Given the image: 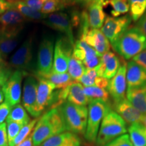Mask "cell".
Wrapping results in <instances>:
<instances>
[{
  "instance_id": "1",
  "label": "cell",
  "mask_w": 146,
  "mask_h": 146,
  "mask_svg": "<svg viewBox=\"0 0 146 146\" xmlns=\"http://www.w3.org/2000/svg\"><path fill=\"white\" fill-rule=\"evenodd\" d=\"M62 116L58 108L50 109L39 118L31 135L33 146H40L49 138L65 132Z\"/></svg>"
},
{
  "instance_id": "2",
  "label": "cell",
  "mask_w": 146,
  "mask_h": 146,
  "mask_svg": "<svg viewBox=\"0 0 146 146\" xmlns=\"http://www.w3.org/2000/svg\"><path fill=\"white\" fill-rule=\"evenodd\" d=\"M115 52L130 60L146 50V36L137 27L129 28L112 45Z\"/></svg>"
},
{
  "instance_id": "3",
  "label": "cell",
  "mask_w": 146,
  "mask_h": 146,
  "mask_svg": "<svg viewBox=\"0 0 146 146\" xmlns=\"http://www.w3.org/2000/svg\"><path fill=\"white\" fill-rule=\"evenodd\" d=\"M58 108L62 116L66 131L76 135H85L88 116V108L86 106L66 101Z\"/></svg>"
},
{
  "instance_id": "4",
  "label": "cell",
  "mask_w": 146,
  "mask_h": 146,
  "mask_svg": "<svg viewBox=\"0 0 146 146\" xmlns=\"http://www.w3.org/2000/svg\"><path fill=\"white\" fill-rule=\"evenodd\" d=\"M128 131L127 123L115 111L110 109L102 120L96 139V145L104 146Z\"/></svg>"
},
{
  "instance_id": "5",
  "label": "cell",
  "mask_w": 146,
  "mask_h": 146,
  "mask_svg": "<svg viewBox=\"0 0 146 146\" xmlns=\"http://www.w3.org/2000/svg\"><path fill=\"white\" fill-rule=\"evenodd\" d=\"M87 108L88 116L85 138L90 143H96L102 120L112 108L109 103L101 100H91Z\"/></svg>"
},
{
  "instance_id": "6",
  "label": "cell",
  "mask_w": 146,
  "mask_h": 146,
  "mask_svg": "<svg viewBox=\"0 0 146 146\" xmlns=\"http://www.w3.org/2000/svg\"><path fill=\"white\" fill-rule=\"evenodd\" d=\"M131 21L130 15H125L120 17L108 16L102 27L101 31L112 45L116 42L123 33L129 28Z\"/></svg>"
},
{
  "instance_id": "7",
  "label": "cell",
  "mask_w": 146,
  "mask_h": 146,
  "mask_svg": "<svg viewBox=\"0 0 146 146\" xmlns=\"http://www.w3.org/2000/svg\"><path fill=\"white\" fill-rule=\"evenodd\" d=\"M73 46L66 38H58L54 46L53 71L65 73L68 71V61L72 54Z\"/></svg>"
},
{
  "instance_id": "8",
  "label": "cell",
  "mask_w": 146,
  "mask_h": 146,
  "mask_svg": "<svg viewBox=\"0 0 146 146\" xmlns=\"http://www.w3.org/2000/svg\"><path fill=\"white\" fill-rule=\"evenodd\" d=\"M54 54V43L50 38L46 37L42 40L39 47L36 74L45 75L50 74L53 70Z\"/></svg>"
},
{
  "instance_id": "9",
  "label": "cell",
  "mask_w": 146,
  "mask_h": 146,
  "mask_svg": "<svg viewBox=\"0 0 146 146\" xmlns=\"http://www.w3.org/2000/svg\"><path fill=\"white\" fill-rule=\"evenodd\" d=\"M25 74L26 72L24 71L18 70L14 71L1 87L4 94L5 102L12 107L18 104L21 102L22 95L21 84Z\"/></svg>"
},
{
  "instance_id": "10",
  "label": "cell",
  "mask_w": 146,
  "mask_h": 146,
  "mask_svg": "<svg viewBox=\"0 0 146 146\" xmlns=\"http://www.w3.org/2000/svg\"><path fill=\"white\" fill-rule=\"evenodd\" d=\"M25 21L23 15L12 6L0 16V33L18 35Z\"/></svg>"
},
{
  "instance_id": "11",
  "label": "cell",
  "mask_w": 146,
  "mask_h": 146,
  "mask_svg": "<svg viewBox=\"0 0 146 146\" xmlns=\"http://www.w3.org/2000/svg\"><path fill=\"white\" fill-rule=\"evenodd\" d=\"M72 56L81 61L87 69H93L100 64L102 55L89 46L85 41L78 39L73 46Z\"/></svg>"
},
{
  "instance_id": "12",
  "label": "cell",
  "mask_w": 146,
  "mask_h": 146,
  "mask_svg": "<svg viewBox=\"0 0 146 146\" xmlns=\"http://www.w3.org/2000/svg\"><path fill=\"white\" fill-rule=\"evenodd\" d=\"M42 23L51 29L65 35L72 46H74L75 41L73 35L72 25L70 18L66 13L58 12L50 14L48 16L47 15L46 18L42 21Z\"/></svg>"
},
{
  "instance_id": "13",
  "label": "cell",
  "mask_w": 146,
  "mask_h": 146,
  "mask_svg": "<svg viewBox=\"0 0 146 146\" xmlns=\"http://www.w3.org/2000/svg\"><path fill=\"white\" fill-rule=\"evenodd\" d=\"M33 38L29 37L22 43L9 60L8 64L11 68L24 72L29 69L33 59Z\"/></svg>"
},
{
  "instance_id": "14",
  "label": "cell",
  "mask_w": 146,
  "mask_h": 146,
  "mask_svg": "<svg viewBox=\"0 0 146 146\" xmlns=\"http://www.w3.org/2000/svg\"><path fill=\"white\" fill-rule=\"evenodd\" d=\"M37 79L38 89L35 106L36 118H39L47 108L50 110L56 89L54 85L50 81L40 78H37Z\"/></svg>"
},
{
  "instance_id": "15",
  "label": "cell",
  "mask_w": 146,
  "mask_h": 146,
  "mask_svg": "<svg viewBox=\"0 0 146 146\" xmlns=\"http://www.w3.org/2000/svg\"><path fill=\"white\" fill-rule=\"evenodd\" d=\"M127 64L125 62L120 65L116 74L110 80L108 85L107 90L110 96L112 98L114 103H116L125 98L127 89Z\"/></svg>"
},
{
  "instance_id": "16",
  "label": "cell",
  "mask_w": 146,
  "mask_h": 146,
  "mask_svg": "<svg viewBox=\"0 0 146 146\" xmlns=\"http://www.w3.org/2000/svg\"><path fill=\"white\" fill-rule=\"evenodd\" d=\"M38 89V79L35 75H28L23 85L22 103L23 107L32 116L36 118L35 106Z\"/></svg>"
},
{
  "instance_id": "17",
  "label": "cell",
  "mask_w": 146,
  "mask_h": 146,
  "mask_svg": "<svg viewBox=\"0 0 146 146\" xmlns=\"http://www.w3.org/2000/svg\"><path fill=\"white\" fill-rule=\"evenodd\" d=\"M120 66L119 58L114 53L109 51L102 55L100 64L96 68L100 77L110 80L118 72Z\"/></svg>"
},
{
  "instance_id": "18",
  "label": "cell",
  "mask_w": 146,
  "mask_h": 146,
  "mask_svg": "<svg viewBox=\"0 0 146 146\" xmlns=\"http://www.w3.org/2000/svg\"><path fill=\"white\" fill-rule=\"evenodd\" d=\"M127 89H137L146 86V70L133 60L127 64Z\"/></svg>"
},
{
  "instance_id": "19",
  "label": "cell",
  "mask_w": 146,
  "mask_h": 146,
  "mask_svg": "<svg viewBox=\"0 0 146 146\" xmlns=\"http://www.w3.org/2000/svg\"><path fill=\"white\" fill-rule=\"evenodd\" d=\"M114 108L115 112L125 120L126 123L129 125L139 122L141 123L143 118V114L137 110L126 98L114 103Z\"/></svg>"
},
{
  "instance_id": "20",
  "label": "cell",
  "mask_w": 146,
  "mask_h": 146,
  "mask_svg": "<svg viewBox=\"0 0 146 146\" xmlns=\"http://www.w3.org/2000/svg\"><path fill=\"white\" fill-rule=\"evenodd\" d=\"M84 41L101 55L109 52L110 50V43L99 29H89Z\"/></svg>"
},
{
  "instance_id": "21",
  "label": "cell",
  "mask_w": 146,
  "mask_h": 146,
  "mask_svg": "<svg viewBox=\"0 0 146 146\" xmlns=\"http://www.w3.org/2000/svg\"><path fill=\"white\" fill-rule=\"evenodd\" d=\"M81 141L76 134L65 131L49 138L40 146H81Z\"/></svg>"
},
{
  "instance_id": "22",
  "label": "cell",
  "mask_w": 146,
  "mask_h": 146,
  "mask_svg": "<svg viewBox=\"0 0 146 146\" xmlns=\"http://www.w3.org/2000/svg\"><path fill=\"white\" fill-rule=\"evenodd\" d=\"M127 99L141 114H146V86L127 89Z\"/></svg>"
},
{
  "instance_id": "23",
  "label": "cell",
  "mask_w": 146,
  "mask_h": 146,
  "mask_svg": "<svg viewBox=\"0 0 146 146\" xmlns=\"http://www.w3.org/2000/svg\"><path fill=\"white\" fill-rule=\"evenodd\" d=\"M67 101L73 104L86 106L91 100L84 94L83 85L79 82L74 81L69 86Z\"/></svg>"
},
{
  "instance_id": "24",
  "label": "cell",
  "mask_w": 146,
  "mask_h": 146,
  "mask_svg": "<svg viewBox=\"0 0 146 146\" xmlns=\"http://www.w3.org/2000/svg\"><path fill=\"white\" fill-rule=\"evenodd\" d=\"M87 12L90 28L95 29L102 28L106 20V14L104 12L103 6L99 3H94L87 7Z\"/></svg>"
},
{
  "instance_id": "25",
  "label": "cell",
  "mask_w": 146,
  "mask_h": 146,
  "mask_svg": "<svg viewBox=\"0 0 146 146\" xmlns=\"http://www.w3.org/2000/svg\"><path fill=\"white\" fill-rule=\"evenodd\" d=\"M36 77L43 78L50 81L56 87V89H61L70 86L74 81L68 73H57L52 71L50 74L45 75L36 74Z\"/></svg>"
},
{
  "instance_id": "26",
  "label": "cell",
  "mask_w": 146,
  "mask_h": 146,
  "mask_svg": "<svg viewBox=\"0 0 146 146\" xmlns=\"http://www.w3.org/2000/svg\"><path fill=\"white\" fill-rule=\"evenodd\" d=\"M129 135L133 146H146V127L141 123H135L128 128Z\"/></svg>"
},
{
  "instance_id": "27",
  "label": "cell",
  "mask_w": 146,
  "mask_h": 146,
  "mask_svg": "<svg viewBox=\"0 0 146 146\" xmlns=\"http://www.w3.org/2000/svg\"><path fill=\"white\" fill-rule=\"evenodd\" d=\"M21 13L26 21L33 22H41L46 18L47 15L43 14L41 11L34 10L28 6L23 1H18L12 5Z\"/></svg>"
},
{
  "instance_id": "28",
  "label": "cell",
  "mask_w": 146,
  "mask_h": 146,
  "mask_svg": "<svg viewBox=\"0 0 146 146\" xmlns=\"http://www.w3.org/2000/svg\"><path fill=\"white\" fill-rule=\"evenodd\" d=\"M19 35L0 33V54L3 58H6L16 48L19 43Z\"/></svg>"
},
{
  "instance_id": "29",
  "label": "cell",
  "mask_w": 146,
  "mask_h": 146,
  "mask_svg": "<svg viewBox=\"0 0 146 146\" xmlns=\"http://www.w3.org/2000/svg\"><path fill=\"white\" fill-rule=\"evenodd\" d=\"M31 120L26 109L20 104L12 107L10 114L6 119V121L16 122V123H23L25 125H27Z\"/></svg>"
},
{
  "instance_id": "30",
  "label": "cell",
  "mask_w": 146,
  "mask_h": 146,
  "mask_svg": "<svg viewBox=\"0 0 146 146\" xmlns=\"http://www.w3.org/2000/svg\"><path fill=\"white\" fill-rule=\"evenodd\" d=\"M74 5L72 0H47L41 12L43 14H50Z\"/></svg>"
},
{
  "instance_id": "31",
  "label": "cell",
  "mask_w": 146,
  "mask_h": 146,
  "mask_svg": "<svg viewBox=\"0 0 146 146\" xmlns=\"http://www.w3.org/2000/svg\"><path fill=\"white\" fill-rule=\"evenodd\" d=\"M86 68L81 61L71 56L68 61V72L74 81H78L86 70Z\"/></svg>"
},
{
  "instance_id": "32",
  "label": "cell",
  "mask_w": 146,
  "mask_h": 146,
  "mask_svg": "<svg viewBox=\"0 0 146 146\" xmlns=\"http://www.w3.org/2000/svg\"><path fill=\"white\" fill-rule=\"evenodd\" d=\"M84 94L90 100H101L109 103L110 94L106 89L98 87H83Z\"/></svg>"
},
{
  "instance_id": "33",
  "label": "cell",
  "mask_w": 146,
  "mask_h": 146,
  "mask_svg": "<svg viewBox=\"0 0 146 146\" xmlns=\"http://www.w3.org/2000/svg\"><path fill=\"white\" fill-rule=\"evenodd\" d=\"M130 16L133 21H138L146 11V0H128Z\"/></svg>"
},
{
  "instance_id": "34",
  "label": "cell",
  "mask_w": 146,
  "mask_h": 146,
  "mask_svg": "<svg viewBox=\"0 0 146 146\" xmlns=\"http://www.w3.org/2000/svg\"><path fill=\"white\" fill-rule=\"evenodd\" d=\"M39 118H35L34 119L31 120L27 125H25L22 128L17 137L15 138L13 142L10 144L9 146H16L21 142L25 141L29 136L31 135V133L34 130V128L35 127L36 123H37Z\"/></svg>"
},
{
  "instance_id": "35",
  "label": "cell",
  "mask_w": 146,
  "mask_h": 146,
  "mask_svg": "<svg viewBox=\"0 0 146 146\" xmlns=\"http://www.w3.org/2000/svg\"><path fill=\"white\" fill-rule=\"evenodd\" d=\"M108 4L112 8L111 14L112 17H118L129 11L128 0H109Z\"/></svg>"
},
{
  "instance_id": "36",
  "label": "cell",
  "mask_w": 146,
  "mask_h": 146,
  "mask_svg": "<svg viewBox=\"0 0 146 146\" xmlns=\"http://www.w3.org/2000/svg\"><path fill=\"white\" fill-rule=\"evenodd\" d=\"M98 77L100 76H98L96 68L86 69L84 74L78 82H79L83 87H96Z\"/></svg>"
},
{
  "instance_id": "37",
  "label": "cell",
  "mask_w": 146,
  "mask_h": 146,
  "mask_svg": "<svg viewBox=\"0 0 146 146\" xmlns=\"http://www.w3.org/2000/svg\"><path fill=\"white\" fill-rule=\"evenodd\" d=\"M26 125L23 123H16L12 121H6V127H7V135H8V139L9 145L13 142L15 138L19 133L24 126Z\"/></svg>"
},
{
  "instance_id": "38",
  "label": "cell",
  "mask_w": 146,
  "mask_h": 146,
  "mask_svg": "<svg viewBox=\"0 0 146 146\" xmlns=\"http://www.w3.org/2000/svg\"><path fill=\"white\" fill-rule=\"evenodd\" d=\"M104 146H133L129 137V134L122 135L112 141L108 142Z\"/></svg>"
},
{
  "instance_id": "39",
  "label": "cell",
  "mask_w": 146,
  "mask_h": 146,
  "mask_svg": "<svg viewBox=\"0 0 146 146\" xmlns=\"http://www.w3.org/2000/svg\"><path fill=\"white\" fill-rule=\"evenodd\" d=\"M13 72L8 63H3L0 65V87H2L7 80Z\"/></svg>"
},
{
  "instance_id": "40",
  "label": "cell",
  "mask_w": 146,
  "mask_h": 146,
  "mask_svg": "<svg viewBox=\"0 0 146 146\" xmlns=\"http://www.w3.org/2000/svg\"><path fill=\"white\" fill-rule=\"evenodd\" d=\"M12 108V106L6 102L0 104V125L4 123L7 119Z\"/></svg>"
},
{
  "instance_id": "41",
  "label": "cell",
  "mask_w": 146,
  "mask_h": 146,
  "mask_svg": "<svg viewBox=\"0 0 146 146\" xmlns=\"http://www.w3.org/2000/svg\"><path fill=\"white\" fill-rule=\"evenodd\" d=\"M72 1L74 4L79 3L85 7H89V5L94 4V3H99L103 7H105L108 5L109 0H72Z\"/></svg>"
},
{
  "instance_id": "42",
  "label": "cell",
  "mask_w": 146,
  "mask_h": 146,
  "mask_svg": "<svg viewBox=\"0 0 146 146\" xmlns=\"http://www.w3.org/2000/svg\"><path fill=\"white\" fill-rule=\"evenodd\" d=\"M0 146H9L6 123L0 125Z\"/></svg>"
},
{
  "instance_id": "43",
  "label": "cell",
  "mask_w": 146,
  "mask_h": 146,
  "mask_svg": "<svg viewBox=\"0 0 146 146\" xmlns=\"http://www.w3.org/2000/svg\"><path fill=\"white\" fill-rule=\"evenodd\" d=\"M28 6L34 10L41 11L43 5L47 0H22Z\"/></svg>"
},
{
  "instance_id": "44",
  "label": "cell",
  "mask_w": 146,
  "mask_h": 146,
  "mask_svg": "<svg viewBox=\"0 0 146 146\" xmlns=\"http://www.w3.org/2000/svg\"><path fill=\"white\" fill-rule=\"evenodd\" d=\"M133 60L146 70V50L133 57Z\"/></svg>"
},
{
  "instance_id": "45",
  "label": "cell",
  "mask_w": 146,
  "mask_h": 146,
  "mask_svg": "<svg viewBox=\"0 0 146 146\" xmlns=\"http://www.w3.org/2000/svg\"><path fill=\"white\" fill-rule=\"evenodd\" d=\"M137 27L146 36V11L143 16L139 19L137 23Z\"/></svg>"
},
{
  "instance_id": "46",
  "label": "cell",
  "mask_w": 146,
  "mask_h": 146,
  "mask_svg": "<svg viewBox=\"0 0 146 146\" xmlns=\"http://www.w3.org/2000/svg\"><path fill=\"white\" fill-rule=\"evenodd\" d=\"M12 7V4L8 3L5 0H0V16L3 14Z\"/></svg>"
},
{
  "instance_id": "47",
  "label": "cell",
  "mask_w": 146,
  "mask_h": 146,
  "mask_svg": "<svg viewBox=\"0 0 146 146\" xmlns=\"http://www.w3.org/2000/svg\"><path fill=\"white\" fill-rule=\"evenodd\" d=\"M16 146H33L31 135L30 136H29L25 141L21 142V143H19Z\"/></svg>"
},
{
  "instance_id": "48",
  "label": "cell",
  "mask_w": 146,
  "mask_h": 146,
  "mask_svg": "<svg viewBox=\"0 0 146 146\" xmlns=\"http://www.w3.org/2000/svg\"><path fill=\"white\" fill-rule=\"evenodd\" d=\"M4 94H3V90L1 89V87H0V104L3 103V101H4Z\"/></svg>"
},
{
  "instance_id": "49",
  "label": "cell",
  "mask_w": 146,
  "mask_h": 146,
  "mask_svg": "<svg viewBox=\"0 0 146 146\" xmlns=\"http://www.w3.org/2000/svg\"><path fill=\"white\" fill-rule=\"evenodd\" d=\"M6 1H8V3H11V4L13 5L14 3H15L16 2H18V1H22V0H5Z\"/></svg>"
},
{
  "instance_id": "50",
  "label": "cell",
  "mask_w": 146,
  "mask_h": 146,
  "mask_svg": "<svg viewBox=\"0 0 146 146\" xmlns=\"http://www.w3.org/2000/svg\"><path fill=\"white\" fill-rule=\"evenodd\" d=\"M141 123L143 124V125H145V127H146V114H145V115H143V118H142V120H141Z\"/></svg>"
},
{
  "instance_id": "51",
  "label": "cell",
  "mask_w": 146,
  "mask_h": 146,
  "mask_svg": "<svg viewBox=\"0 0 146 146\" xmlns=\"http://www.w3.org/2000/svg\"><path fill=\"white\" fill-rule=\"evenodd\" d=\"M3 63H5V62L4 60H3V58H2V56H1V54H0V65L2 64Z\"/></svg>"
}]
</instances>
